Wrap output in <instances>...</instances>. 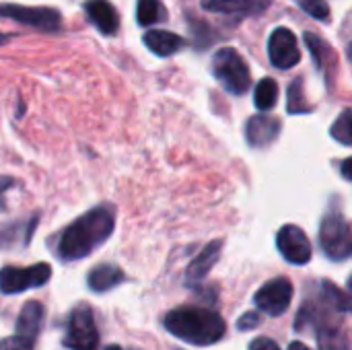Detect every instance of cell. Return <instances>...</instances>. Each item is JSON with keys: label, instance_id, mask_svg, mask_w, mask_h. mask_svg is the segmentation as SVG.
Listing matches in <instances>:
<instances>
[{"label": "cell", "instance_id": "cell-11", "mask_svg": "<svg viewBox=\"0 0 352 350\" xmlns=\"http://www.w3.org/2000/svg\"><path fill=\"white\" fill-rule=\"evenodd\" d=\"M280 120L274 116H266V113H258L252 116L245 124V138L250 142V146L254 149H264L268 144H272L278 134H280Z\"/></svg>", "mask_w": 352, "mask_h": 350}, {"label": "cell", "instance_id": "cell-34", "mask_svg": "<svg viewBox=\"0 0 352 350\" xmlns=\"http://www.w3.org/2000/svg\"><path fill=\"white\" fill-rule=\"evenodd\" d=\"M105 350H122V349H120V347H116V344H113V347H107V349H105Z\"/></svg>", "mask_w": 352, "mask_h": 350}, {"label": "cell", "instance_id": "cell-33", "mask_svg": "<svg viewBox=\"0 0 352 350\" xmlns=\"http://www.w3.org/2000/svg\"><path fill=\"white\" fill-rule=\"evenodd\" d=\"M346 54H349V60L352 62V41L349 43V47H346Z\"/></svg>", "mask_w": 352, "mask_h": 350}, {"label": "cell", "instance_id": "cell-18", "mask_svg": "<svg viewBox=\"0 0 352 350\" xmlns=\"http://www.w3.org/2000/svg\"><path fill=\"white\" fill-rule=\"evenodd\" d=\"M89 289L95 293H105L113 287H118L124 281V272L118 266L111 264H101L95 270L89 272Z\"/></svg>", "mask_w": 352, "mask_h": 350}, {"label": "cell", "instance_id": "cell-9", "mask_svg": "<svg viewBox=\"0 0 352 350\" xmlns=\"http://www.w3.org/2000/svg\"><path fill=\"white\" fill-rule=\"evenodd\" d=\"M268 58L274 68L289 70L301 62V50L297 37L287 27H276L268 37Z\"/></svg>", "mask_w": 352, "mask_h": 350}, {"label": "cell", "instance_id": "cell-12", "mask_svg": "<svg viewBox=\"0 0 352 350\" xmlns=\"http://www.w3.org/2000/svg\"><path fill=\"white\" fill-rule=\"evenodd\" d=\"M87 19L103 35H116L120 29V14L109 0H87L82 4Z\"/></svg>", "mask_w": 352, "mask_h": 350}, {"label": "cell", "instance_id": "cell-21", "mask_svg": "<svg viewBox=\"0 0 352 350\" xmlns=\"http://www.w3.org/2000/svg\"><path fill=\"white\" fill-rule=\"evenodd\" d=\"M254 101H256V107L260 111H270L276 105V101H278V85H276V80L270 78V76L262 78L256 85Z\"/></svg>", "mask_w": 352, "mask_h": 350}, {"label": "cell", "instance_id": "cell-3", "mask_svg": "<svg viewBox=\"0 0 352 350\" xmlns=\"http://www.w3.org/2000/svg\"><path fill=\"white\" fill-rule=\"evenodd\" d=\"M212 74L231 95H245L252 87L250 66L233 47H221L212 56Z\"/></svg>", "mask_w": 352, "mask_h": 350}, {"label": "cell", "instance_id": "cell-1", "mask_svg": "<svg viewBox=\"0 0 352 350\" xmlns=\"http://www.w3.org/2000/svg\"><path fill=\"white\" fill-rule=\"evenodd\" d=\"M116 217L109 206H97L70 223L58 239V258L66 262L82 260L109 239Z\"/></svg>", "mask_w": 352, "mask_h": 350}, {"label": "cell", "instance_id": "cell-31", "mask_svg": "<svg viewBox=\"0 0 352 350\" xmlns=\"http://www.w3.org/2000/svg\"><path fill=\"white\" fill-rule=\"evenodd\" d=\"M289 350H311L309 347H305L303 342H291L289 344Z\"/></svg>", "mask_w": 352, "mask_h": 350}, {"label": "cell", "instance_id": "cell-22", "mask_svg": "<svg viewBox=\"0 0 352 350\" xmlns=\"http://www.w3.org/2000/svg\"><path fill=\"white\" fill-rule=\"evenodd\" d=\"M322 291H324V299L340 314H352V295L344 293L342 289H338L334 283L324 281L322 283Z\"/></svg>", "mask_w": 352, "mask_h": 350}, {"label": "cell", "instance_id": "cell-29", "mask_svg": "<svg viewBox=\"0 0 352 350\" xmlns=\"http://www.w3.org/2000/svg\"><path fill=\"white\" fill-rule=\"evenodd\" d=\"M340 171H342V175L352 182V157L351 159H346V161H342V165H340Z\"/></svg>", "mask_w": 352, "mask_h": 350}, {"label": "cell", "instance_id": "cell-26", "mask_svg": "<svg viewBox=\"0 0 352 350\" xmlns=\"http://www.w3.org/2000/svg\"><path fill=\"white\" fill-rule=\"evenodd\" d=\"M33 344L35 342L14 334V336H8V338L0 340V350H33Z\"/></svg>", "mask_w": 352, "mask_h": 350}, {"label": "cell", "instance_id": "cell-5", "mask_svg": "<svg viewBox=\"0 0 352 350\" xmlns=\"http://www.w3.org/2000/svg\"><path fill=\"white\" fill-rule=\"evenodd\" d=\"M0 17L12 19L21 25L35 27L39 31L56 33L62 27V14L50 6H23V4H0Z\"/></svg>", "mask_w": 352, "mask_h": 350}, {"label": "cell", "instance_id": "cell-4", "mask_svg": "<svg viewBox=\"0 0 352 350\" xmlns=\"http://www.w3.org/2000/svg\"><path fill=\"white\" fill-rule=\"evenodd\" d=\"M320 245L322 252L334 262L352 258V229L342 215L330 212L324 217L320 225Z\"/></svg>", "mask_w": 352, "mask_h": 350}, {"label": "cell", "instance_id": "cell-23", "mask_svg": "<svg viewBox=\"0 0 352 350\" xmlns=\"http://www.w3.org/2000/svg\"><path fill=\"white\" fill-rule=\"evenodd\" d=\"M314 107L307 103L303 93V78H295L287 91V111L289 113H309Z\"/></svg>", "mask_w": 352, "mask_h": 350}, {"label": "cell", "instance_id": "cell-13", "mask_svg": "<svg viewBox=\"0 0 352 350\" xmlns=\"http://www.w3.org/2000/svg\"><path fill=\"white\" fill-rule=\"evenodd\" d=\"M272 2L274 0H202V8L235 17H258L264 14Z\"/></svg>", "mask_w": 352, "mask_h": 350}, {"label": "cell", "instance_id": "cell-27", "mask_svg": "<svg viewBox=\"0 0 352 350\" xmlns=\"http://www.w3.org/2000/svg\"><path fill=\"white\" fill-rule=\"evenodd\" d=\"M258 326H260V314H256V311L243 314V316H241V320L237 322V328H239L241 332L254 330V328H258Z\"/></svg>", "mask_w": 352, "mask_h": 350}, {"label": "cell", "instance_id": "cell-8", "mask_svg": "<svg viewBox=\"0 0 352 350\" xmlns=\"http://www.w3.org/2000/svg\"><path fill=\"white\" fill-rule=\"evenodd\" d=\"M293 299V283L285 276H278L274 281H268L264 287L258 289V293L254 295V303L260 311L278 318L283 316Z\"/></svg>", "mask_w": 352, "mask_h": 350}, {"label": "cell", "instance_id": "cell-20", "mask_svg": "<svg viewBox=\"0 0 352 350\" xmlns=\"http://www.w3.org/2000/svg\"><path fill=\"white\" fill-rule=\"evenodd\" d=\"M318 344L320 350H349V338L340 326L322 322L318 328Z\"/></svg>", "mask_w": 352, "mask_h": 350}, {"label": "cell", "instance_id": "cell-2", "mask_svg": "<svg viewBox=\"0 0 352 350\" xmlns=\"http://www.w3.org/2000/svg\"><path fill=\"white\" fill-rule=\"evenodd\" d=\"M163 324L171 336L194 347H210L219 342L227 332V324L217 311L196 305L171 309Z\"/></svg>", "mask_w": 352, "mask_h": 350}, {"label": "cell", "instance_id": "cell-15", "mask_svg": "<svg viewBox=\"0 0 352 350\" xmlns=\"http://www.w3.org/2000/svg\"><path fill=\"white\" fill-rule=\"evenodd\" d=\"M221 250H223V241L217 239V241H210L188 266L186 270V283L188 285H198L200 281H204L208 276V272L212 270V266L217 264L219 256H221Z\"/></svg>", "mask_w": 352, "mask_h": 350}, {"label": "cell", "instance_id": "cell-17", "mask_svg": "<svg viewBox=\"0 0 352 350\" xmlns=\"http://www.w3.org/2000/svg\"><path fill=\"white\" fill-rule=\"evenodd\" d=\"M41 322H43V305L37 301L25 303L16 320V336L35 342L41 330Z\"/></svg>", "mask_w": 352, "mask_h": 350}, {"label": "cell", "instance_id": "cell-7", "mask_svg": "<svg viewBox=\"0 0 352 350\" xmlns=\"http://www.w3.org/2000/svg\"><path fill=\"white\" fill-rule=\"evenodd\" d=\"M50 276H52V268L47 264H35L29 268L4 266L0 270V291L6 295H14L27 289H37L45 285Z\"/></svg>", "mask_w": 352, "mask_h": 350}, {"label": "cell", "instance_id": "cell-32", "mask_svg": "<svg viewBox=\"0 0 352 350\" xmlns=\"http://www.w3.org/2000/svg\"><path fill=\"white\" fill-rule=\"evenodd\" d=\"M12 37H14L12 33H0V45H4V43H8V41H10Z\"/></svg>", "mask_w": 352, "mask_h": 350}, {"label": "cell", "instance_id": "cell-30", "mask_svg": "<svg viewBox=\"0 0 352 350\" xmlns=\"http://www.w3.org/2000/svg\"><path fill=\"white\" fill-rule=\"evenodd\" d=\"M14 186V179L12 177H8V175H0V194L2 192H6L8 188H12Z\"/></svg>", "mask_w": 352, "mask_h": 350}, {"label": "cell", "instance_id": "cell-25", "mask_svg": "<svg viewBox=\"0 0 352 350\" xmlns=\"http://www.w3.org/2000/svg\"><path fill=\"white\" fill-rule=\"evenodd\" d=\"M316 21H330V6L326 0H295Z\"/></svg>", "mask_w": 352, "mask_h": 350}, {"label": "cell", "instance_id": "cell-16", "mask_svg": "<svg viewBox=\"0 0 352 350\" xmlns=\"http://www.w3.org/2000/svg\"><path fill=\"white\" fill-rule=\"evenodd\" d=\"M142 43L155 56H161V58L173 56V54H177L179 50L186 47L184 37H179L177 33H171V31H165V29H148L142 35Z\"/></svg>", "mask_w": 352, "mask_h": 350}, {"label": "cell", "instance_id": "cell-14", "mask_svg": "<svg viewBox=\"0 0 352 350\" xmlns=\"http://www.w3.org/2000/svg\"><path fill=\"white\" fill-rule=\"evenodd\" d=\"M303 41H305V45H307V50H309L316 66H318V70L330 80L334 76L336 68H338V56L332 50V45L324 37H320L316 33H305Z\"/></svg>", "mask_w": 352, "mask_h": 350}, {"label": "cell", "instance_id": "cell-35", "mask_svg": "<svg viewBox=\"0 0 352 350\" xmlns=\"http://www.w3.org/2000/svg\"><path fill=\"white\" fill-rule=\"evenodd\" d=\"M349 291H351V293H352V276H351V278H349Z\"/></svg>", "mask_w": 352, "mask_h": 350}, {"label": "cell", "instance_id": "cell-19", "mask_svg": "<svg viewBox=\"0 0 352 350\" xmlns=\"http://www.w3.org/2000/svg\"><path fill=\"white\" fill-rule=\"evenodd\" d=\"M136 21L140 27H153L167 21V8L161 0H138L136 2Z\"/></svg>", "mask_w": 352, "mask_h": 350}, {"label": "cell", "instance_id": "cell-10", "mask_svg": "<svg viewBox=\"0 0 352 350\" xmlns=\"http://www.w3.org/2000/svg\"><path fill=\"white\" fill-rule=\"evenodd\" d=\"M276 248L280 256L295 266H305L311 260V243L305 231L297 225L280 227V231L276 233Z\"/></svg>", "mask_w": 352, "mask_h": 350}, {"label": "cell", "instance_id": "cell-6", "mask_svg": "<svg viewBox=\"0 0 352 350\" xmlns=\"http://www.w3.org/2000/svg\"><path fill=\"white\" fill-rule=\"evenodd\" d=\"M97 344H99V332L93 320V311L87 305H80L70 314L64 347L70 350H95Z\"/></svg>", "mask_w": 352, "mask_h": 350}, {"label": "cell", "instance_id": "cell-28", "mask_svg": "<svg viewBox=\"0 0 352 350\" xmlns=\"http://www.w3.org/2000/svg\"><path fill=\"white\" fill-rule=\"evenodd\" d=\"M250 350H280V349H278V344H276L274 340L260 336V338H256V340L250 344Z\"/></svg>", "mask_w": 352, "mask_h": 350}, {"label": "cell", "instance_id": "cell-24", "mask_svg": "<svg viewBox=\"0 0 352 350\" xmlns=\"http://www.w3.org/2000/svg\"><path fill=\"white\" fill-rule=\"evenodd\" d=\"M330 134H332V138L338 140L340 144L352 146V107L344 109V111L336 118V122H334L332 128H330Z\"/></svg>", "mask_w": 352, "mask_h": 350}]
</instances>
